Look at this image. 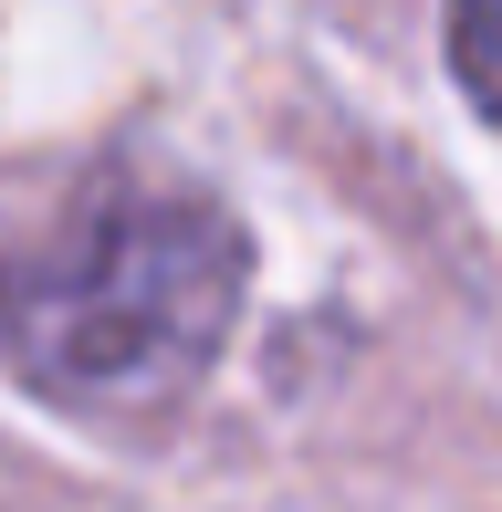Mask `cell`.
I'll list each match as a JSON object with an SVG mask.
<instances>
[{
  "label": "cell",
  "mask_w": 502,
  "mask_h": 512,
  "mask_svg": "<svg viewBox=\"0 0 502 512\" xmlns=\"http://www.w3.org/2000/svg\"><path fill=\"white\" fill-rule=\"evenodd\" d=\"M251 293V230L210 189H95L0 251V366L74 418L147 429L210 377Z\"/></svg>",
  "instance_id": "1"
},
{
  "label": "cell",
  "mask_w": 502,
  "mask_h": 512,
  "mask_svg": "<svg viewBox=\"0 0 502 512\" xmlns=\"http://www.w3.org/2000/svg\"><path fill=\"white\" fill-rule=\"evenodd\" d=\"M450 63H461V95L502 126V0H450Z\"/></svg>",
  "instance_id": "2"
}]
</instances>
